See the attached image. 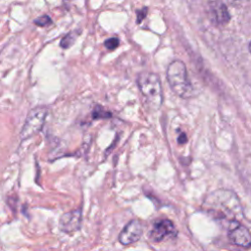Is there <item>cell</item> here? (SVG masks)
Masks as SVG:
<instances>
[{
  "label": "cell",
  "instance_id": "cell-1",
  "mask_svg": "<svg viewBox=\"0 0 251 251\" xmlns=\"http://www.w3.org/2000/svg\"><path fill=\"white\" fill-rule=\"evenodd\" d=\"M203 210L213 219L227 223V226L232 222H239L243 215L237 195L226 189L208 194L203 201Z\"/></svg>",
  "mask_w": 251,
  "mask_h": 251
},
{
  "label": "cell",
  "instance_id": "cell-2",
  "mask_svg": "<svg viewBox=\"0 0 251 251\" xmlns=\"http://www.w3.org/2000/svg\"><path fill=\"white\" fill-rule=\"evenodd\" d=\"M137 85L147 106L158 110L163 103V91L159 76L151 72H143L137 77Z\"/></svg>",
  "mask_w": 251,
  "mask_h": 251
},
{
  "label": "cell",
  "instance_id": "cell-3",
  "mask_svg": "<svg viewBox=\"0 0 251 251\" xmlns=\"http://www.w3.org/2000/svg\"><path fill=\"white\" fill-rule=\"evenodd\" d=\"M167 79L172 90L181 98H189L193 87L189 80L185 64L180 60L173 61L167 69Z\"/></svg>",
  "mask_w": 251,
  "mask_h": 251
},
{
  "label": "cell",
  "instance_id": "cell-4",
  "mask_svg": "<svg viewBox=\"0 0 251 251\" xmlns=\"http://www.w3.org/2000/svg\"><path fill=\"white\" fill-rule=\"evenodd\" d=\"M49 109L45 106H38L31 109L25 121V124L20 132V137L22 140H26L31 138L33 135L38 133L47 118Z\"/></svg>",
  "mask_w": 251,
  "mask_h": 251
},
{
  "label": "cell",
  "instance_id": "cell-5",
  "mask_svg": "<svg viewBox=\"0 0 251 251\" xmlns=\"http://www.w3.org/2000/svg\"><path fill=\"white\" fill-rule=\"evenodd\" d=\"M207 16L210 22L216 26H223L228 24L230 20L229 12L222 1H211L206 8Z\"/></svg>",
  "mask_w": 251,
  "mask_h": 251
},
{
  "label": "cell",
  "instance_id": "cell-6",
  "mask_svg": "<svg viewBox=\"0 0 251 251\" xmlns=\"http://www.w3.org/2000/svg\"><path fill=\"white\" fill-rule=\"evenodd\" d=\"M176 234V229L173 224L168 219H161L153 224L151 230L149 231V237L154 242L163 241L166 238L175 237Z\"/></svg>",
  "mask_w": 251,
  "mask_h": 251
},
{
  "label": "cell",
  "instance_id": "cell-7",
  "mask_svg": "<svg viewBox=\"0 0 251 251\" xmlns=\"http://www.w3.org/2000/svg\"><path fill=\"white\" fill-rule=\"evenodd\" d=\"M227 227V236L231 243L240 247H249L251 245V234L245 226L235 221L230 223Z\"/></svg>",
  "mask_w": 251,
  "mask_h": 251
},
{
  "label": "cell",
  "instance_id": "cell-8",
  "mask_svg": "<svg viewBox=\"0 0 251 251\" xmlns=\"http://www.w3.org/2000/svg\"><path fill=\"white\" fill-rule=\"evenodd\" d=\"M82 221L81 208L63 214L59 220V228L65 233H73L80 229Z\"/></svg>",
  "mask_w": 251,
  "mask_h": 251
},
{
  "label": "cell",
  "instance_id": "cell-9",
  "mask_svg": "<svg viewBox=\"0 0 251 251\" xmlns=\"http://www.w3.org/2000/svg\"><path fill=\"white\" fill-rule=\"evenodd\" d=\"M142 231L143 228L141 223L138 220H131L120 232L119 241L125 246L130 245L139 240L142 235Z\"/></svg>",
  "mask_w": 251,
  "mask_h": 251
},
{
  "label": "cell",
  "instance_id": "cell-10",
  "mask_svg": "<svg viewBox=\"0 0 251 251\" xmlns=\"http://www.w3.org/2000/svg\"><path fill=\"white\" fill-rule=\"evenodd\" d=\"M92 116L94 119H107V118H110L112 116V114L110 112H108L107 110H105L100 105H98L94 108V110L92 112Z\"/></svg>",
  "mask_w": 251,
  "mask_h": 251
},
{
  "label": "cell",
  "instance_id": "cell-11",
  "mask_svg": "<svg viewBox=\"0 0 251 251\" xmlns=\"http://www.w3.org/2000/svg\"><path fill=\"white\" fill-rule=\"evenodd\" d=\"M75 40V33L74 32H70V33H68L67 35H65L62 38V40L60 42V45H61L62 48H70L74 44Z\"/></svg>",
  "mask_w": 251,
  "mask_h": 251
},
{
  "label": "cell",
  "instance_id": "cell-12",
  "mask_svg": "<svg viewBox=\"0 0 251 251\" xmlns=\"http://www.w3.org/2000/svg\"><path fill=\"white\" fill-rule=\"evenodd\" d=\"M52 23V20L50 17L44 15V16H41V17H38L34 20V24L38 26H46V25H49L50 24Z\"/></svg>",
  "mask_w": 251,
  "mask_h": 251
},
{
  "label": "cell",
  "instance_id": "cell-13",
  "mask_svg": "<svg viewBox=\"0 0 251 251\" xmlns=\"http://www.w3.org/2000/svg\"><path fill=\"white\" fill-rule=\"evenodd\" d=\"M104 45L107 49L109 50H114L116 49L119 45H120V40L117 38V37H112V38H109L107 39L105 42H104Z\"/></svg>",
  "mask_w": 251,
  "mask_h": 251
},
{
  "label": "cell",
  "instance_id": "cell-14",
  "mask_svg": "<svg viewBox=\"0 0 251 251\" xmlns=\"http://www.w3.org/2000/svg\"><path fill=\"white\" fill-rule=\"evenodd\" d=\"M146 13H147V8H146V7H144V8L141 9V10H138V11L136 12V14H137L136 23H137V24H140V23L142 22V20L146 17Z\"/></svg>",
  "mask_w": 251,
  "mask_h": 251
},
{
  "label": "cell",
  "instance_id": "cell-15",
  "mask_svg": "<svg viewBox=\"0 0 251 251\" xmlns=\"http://www.w3.org/2000/svg\"><path fill=\"white\" fill-rule=\"evenodd\" d=\"M186 141H187V138H186V135H185L184 133H182L181 135L178 136V143H179V144H183V143H185Z\"/></svg>",
  "mask_w": 251,
  "mask_h": 251
},
{
  "label": "cell",
  "instance_id": "cell-16",
  "mask_svg": "<svg viewBox=\"0 0 251 251\" xmlns=\"http://www.w3.org/2000/svg\"><path fill=\"white\" fill-rule=\"evenodd\" d=\"M248 49H249V52L251 53V42L249 43V46H248Z\"/></svg>",
  "mask_w": 251,
  "mask_h": 251
}]
</instances>
